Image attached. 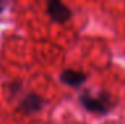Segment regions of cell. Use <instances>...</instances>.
Masks as SVG:
<instances>
[{
    "label": "cell",
    "mask_w": 125,
    "mask_h": 124,
    "mask_svg": "<svg viewBox=\"0 0 125 124\" xmlns=\"http://www.w3.org/2000/svg\"><path fill=\"white\" fill-rule=\"evenodd\" d=\"M81 107L89 113L103 116L109 113L115 108V103L106 92H100L99 95H91L89 92H83L79 96Z\"/></svg>",
    "instance_id": "obj_1"
},
{
    "label": "cell",
    "mask_w": 125,
    "mask_h": 124,
    "mask_svg": "<svg viewBox=\"0 0 125 124\" xmlns=\"http://www.w3.org/2000/svg\"><path fill=\"white\" fill-rule=\"evenodd\" d=\"M47 13L51 17L53 23H59V24H64L72 17V11L69 7L64 4V3L59 1V0H51L47 4Z\"/></svg>",
    "instance_id": "obj_2"
},
{
    "label": "cell",
    "mask_w": 125,
    "mask_h": 124,
    "mask_svg": "<svg viewBox=\"0 0 125 124\" xmlns=\"http://www.w3.org/2000/svg\"><path fill=\"white\" fill-rule=\"evenodd\" d=\"M44 104H45V99L43 96H40L39 93H35V92H29L23 97L17 110L21 112L23 115L29 116V115L40 112L43 110Z\"/></svg>",
    "instance_id": "obj_3"
},
{
    "label": "cell",
    "mask_w": 125,
    "mask_h": 124,
    "mask_svg": "<svg viewBox=\"0 0 125 124\" xmlns=\"http://www.w3.org/2000/svg\"><path fill=\"white\" fill-rule=\"evenodd\" d=\"M60 81L62 84L68 85L72 88H79L87 81V73L83 71H76V69H64L60 73Z\"/></svg>",
    "instance_id": "obj_4"
},
{
    "label": "cell",
    "mask_w": 125,
    "mask_h": 124,
    "mask_svg": "<svg viewBox=\"0 0 125 124\" xmlns=\"http://www.w3.org/2000/svg\"><path fill=\"white\" fill-rule=\"evenodd\" d=\"M8 90H10V95L15 97L17 93L21 91V81H12L8 84Z\"/></svg>",
    "instance_id": "obj_5"
}]
</instances>
